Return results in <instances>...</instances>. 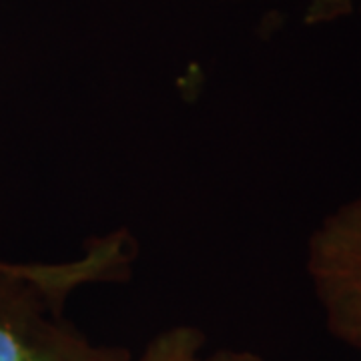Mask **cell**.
I'll list each match as a JSON object with an SVG mask.
<instances>
[{
  "mask_svg": "<svg viewBox=\"0 0 361 361\" xmlns=\"http://www.w3.org/2000/svg\"><path fill=\"white\" fill-rule=\"evenodd\" d=\"M305 273L327 331L361 351V193L327 213L311 231Z\"/></svg>",
  "mask_w": 361,
  "mask_h": 361,
  "instance_id": "2",
  "label": "cell"
},
{
  "mask_svg": "<svg viewBox=\"0 0 361 361\" xmlns=\"http://www.w3.org/2000/svg\"><path fill=\"white\" fill-rule=\"evenodd\" d=\"M133 261V239L123 229L92 237L66 263L0 261V361H135L129 348L94 343L65 317L73 291L127 281Z\"/></svg>",
  "mask_w": 361,
  "mask_h": 361,
  "instance_id": "1",
  "label": "cell"
},
{
  "mask_svg": "<svg viewBox=\"0 0 361 361\" xmlns=\"http://www.w3.org/2000/svg\"><path fill=\"white\" fill-rule=\"evenodd\" d=\"M207 336L195 325H173L159 331L135 361H265L249 349L221 348L205 351Z\"/></svg>",
  "mask_w": 361,
  "mask_h": 361,
  "instance_id": "3",
  "label": "cell"
},
{
  "mask_svg": "<svg viewBox=\"0 0 361 361\" xmlns=\"http://www.w3.org/2000/svg\"><path fill=\"white\" fill-rule=\"evenodd\" d=\"M351 0H315V4H319V11H315V14H311V18H327L331 6L341 8L343 4H349Z\"/></svg>",
  "mask_w": 361,
  "mask_h": 361,
  "instance_id": "4",
  "label": "cell"
}]
</instances>
